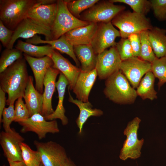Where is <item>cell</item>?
<instances>
[{
    "label": "cell",
    "mask_w": 166,
    "mask_h": 166,
    "mask_svg": "<svg viewBox=\"0 0 166 166\" xmlns=\"http://www.w3.org/2000/svg\"><path fill=\"white\" fill-rule=\"evenodd\" d=\"M29 77L24 57L0 73V88L8 94L7 105L14 104L18 98L23 97Z\"/></svg>",
    "instance_id": "cell-1"
},
{
    "label": "cell",
    "mask_w": 166,
    "mask_h": 166,
    "mask_svg": "<svg viewBox=\"0 0 166 166\" xmlns=\"http://www.w3.org/2000/svg\"><path fill=\"white\" fill-rule=\"evenodd\" d=\"M104 93L110 100L121 105L134 103L137 96L136 90L120 70L106 79Z\"/></svg>",
    "instance_id": "cell-2"
},
{
    "label": "cell",
    "mask_w": 166,
    "mask_h": 166,
    "mask_svg": "<svg viewBox=\"0 0 166 166\" xmlns=\"http://www.w3.org/2000/svg\"><path fill=\"white\" fill-rule=\"evenodd\" d=\"M41 5L40 0H0V20L8 28L14 30L27 17L34 7Z\"/></svg>",
    "instance_id": "cell-3"
},
{
    "label": "cell",
    "mask_w": 166,
    "mask_h": 166,
    "mask_svg": "<svg viewBox=\"0 0 166 166\" xmlns=\"http://www.w3.org/2000/svg\"><path fill=\"white\" fill-rule=\"evenodd\" d=\"M111 22L119 29L120 37L124 38H128L132 34L149 30L153 27L150 19L145 15L129 10L120 12Z\"/></svg>",
    "instance_id": "cell-4"
},
{
    "label": "cell",
    "mask_w": 166,
    "mask_h": 166,
    "mask_svg": "<svg viewBox=\"0 0 166 166\" xmlns=\"http://www.w3.org/2000/svg\"><path fill=\"white\" fill-rule=\"evenodd\" d=\"M57 15L50 30V37L47 40L58 39L70 30L87 26L90 23L73 16L67 7V0H57Z\"/></svg>",
    "instance_id": "cell-5"
},
{
    "label": "cell",
    "mask_w": 166,
    "mask_h": 166,
    "mask_svg": "<svg viewBox=\"0 0 166 166\" xmlns=\"http://www.w3.org/2000/svg\"><path fill=\"white\" fill-rule=\"evenodd\" d=\"M123 5H116L110 0H99L80 15V20L98 23L111 22L119 13L125 10Z\"/></svg>",
    "instance_id": "cell-6"
},
{
    "label": "cell",
    "mask_w": 166,
    "mask_h": 166,
    "mask_svg": "<svg viewBox=\"0 0 166 166\" xmlns=\"http://www.w3.org/2000/svg\"><path fill=\"white\" fill-rule=\"evenodd\" d=\"M141 120L136 117L129 122L124 129V134L126 136L119 156L121 160L128 158L136 159L140 156L141 149L144 142L143 139L138 138L137 131Z\"/></svg>",
    "instance_id": "cell-7"
},
{
    "label": "cell",
    "mask_w": 166,
    "mask_h": 166,
    "mask_svg": "<svg viewBox=\"0 0 166 166\" xmlns=\"http://www.w3.org/2000/svg\"><path fill=\"white\" fill-rule=\"evenodd\" d=\"M33 144L40 153L43 166H64L69 159L64 148L55 142L35 140Z\"/></svg>",
    "instance_id": "cell-8"
},
{
    "label": "cell",
    "mask_w": 166,
    "mask_h": 166,
    "mask_svg": "<svg viewBox=\"0 0 166 166\" xmlns=\"http://www.w3.org/2000/svg\"><path fill=\"white\" fill-rule=\"evenodd\" d=\"M18 123L22 126L21 132H34L40 140L45 138L48 133L54 134L59 132L56 120L47 121L43 115L39 113H35L27 120Z\"/></svg>",
    "instance_id": "cell-9"
},
{
    "label": "cell",
    "mask_w": 166,
    "mask_h": 166,
    "mask_svg": "<svg viewBox=\"0 0 166 166\" xmlns=\"http://www.w3.org/2000/svg\"><path fill=\"white\" fill-rule=\"evenodd\" d=\"M120 70L134 89L137 88L143 76L151 71V63L138 57L122 61Z\"/></svg>",
    "instance_id": "cell-10"
},
{
    "label": "cell",
    "mask_w": 166,
    "mask_h": 166,
    "mask_svg": "<svg viewBox=\"0 0 166 166\" xmlns=\"http://www.w3.org/2000/svg\"><path fill=\"white\" fill-rule=\"evenodd\" d=\"M122 61L115 46L97 54L95 69L99 78L106 79L119 70Z\"/></svg>",
    "instance_id": "cell-11"
},
{
    "label": "cell",
    "mask_w": 166,
    "mask_h": 166,
    "mask_svg": "<svg viewBox=\"0 0 166 166\" xmlns=\"http://www.w3.org/2000/svg\"><path fill=\"white\" fill-rule=\"evenodd\" d=\"M97 24L96 32L91 44L97 55L107 48L116 46L115 39L120 37L119 31L114 27L111 22Z\"/></svg>",
    "instance_id": "cell-12"
},
{
    "label": "cell",
    "mask_w": 166,
    "mask_h": 166,
    "mask_svg": "<svg viewBox=\"0 0 166 166\" xmlns=\"http://www.w3.org/2000/svg\"><path fill=\"white\" fill-rule=\"evenodd\" d=\"M24 140V138L13 128L10 132L2 131L0 132V144L7 160L23 161L20 145Z\"/></svg>",
    "instance_id": "cell-13"
},
{
    "label": "cell",
    "mask_w": 166,
    "mask_h": 166,
    "mask_svg": "<svg viewBox=\"0 0 166 166\" xmlns=\"http://www.w3.org/2000/svg\"><path fill=\"white\" fill-rule=\"evenodd\" d=\"M57 10V2L49 4L38 5L33 8L29 11L27 18L50 31L56 17Z\"/></svg>",
    "instance_id": "cell-14"
},
{
    "label": "cell",
    "mask_w": 166,
    "mask_h": 166,
    "mask_svg": "<svg viewBox=\"0 0 166 166\" xmlns=\"http://www.w3.org/2000/svg\"><path fill=\"white\" fill-rule=\"evenodd\" d=\"M23 56L33 72L36 89L42 94L44 91L43 82L45 74L49 69L53 65L52 58L47 56L36 58L24 53Z\"/></svg>",
    "instance_id": "cell-15"
},
{
    "label": "cell",
    "mask_w": 166,
    "mask_h": 166,
    "mask_svg": "<svg viewBox=\"0 0 166 166\" xmlns=\"http://www.w3.org/2000/svg\"><path fill=\"white\" fill-rule=\"evenodd\" d=\"M37 34L44 35L45 40H47L50 37V31L26 18L22 21L14 30L11 40L6 48L13 49L15 42L18 38L29 39Z\"/></svg>",
    "instance_id": "cell-16"
},
{
    "label": "cell",
    "mask_w": 166,
    "mask_h": 166,
    "mask_svg": "<svg viewBox=\"0 0 166 166\" xmlns=\"http://www.w3.org/2000/svg\"><path fill=\"white\" fill-rule=\"evenodd\" d=\"M60 73L58 70L52 67L49 69L45 74L43 82L44 88L42 94L43 105L42 113L44 117L54 111L52 106V97L56 87V79Z\"/></svg>",
    "instance_id": "cell-17"
},
{
    "label": "cell",
    "mask_w": 166,
    "mask_h": 166,
    "mask_svg": "<svg viewBox=\"0 0 166 166\" xmlns=\"http://www.w3.org/2000/svg\"><path fill=\"white\" fill-rule=\"evenodd\" d=\"M51 58L53 62V67L58 70L64 75L69 83V89L72 90L81 72V68L73 65L59 52L55 50Z\"/></svg>",
    "instance_id": "cell-18"
},
{
    "label": "cell",
    "mask_w": 166,
    "mask_h": 166,
    "mask_svg": "<svg viewBox=\"0 0 166 166\" xmlns=\"http://www.w3.org/2000/svg\"><path fill=\"white\" fill-rule=\"evenodd\" d=\"M97 26V23H90L87 26L70 30L65 35L67 41L73 46L91 45Z\"/></svg>",
    "instance_id": "cell-19"
},
{
    "label": "cell",
    "mask_w": 166,
    "mask_h": 166,
    "mask_svg": "<svg viewBox=\"0 0 166 166\" xmlns=\"http://www.w3.org/2000/svg\"><path fill=\"white\" fill-rule=\"evenodd\" d=\"M97 74L96 69L88 72L81 71L72 90L78 100L88 101L89 96Z\"/></svg>",
    "instance_id": "cell-20"
},
{
    "label": "cell",
    "mask_w": 166,
    "mask_h": 166,
    "mask_svg": "<svg viewBox=\"0 0 166 166\" xmlns=\"http://www.w3.org/2000/svg\"><path fill=\"white\" fill-rule=\"evenodd\" d=\"M26 42L33 44H48L50 45L53 49L57 50L62 53L68 55L74 60L77 65L79 66L80 62L74 53L73 46L67 41L65 34L58 39L53 40H43L40 36L37 34L30 38L27 39Z\"/></svg>",
    "instance_id": "cell-21"
},
{
    "label": "cell",
    "mask_w": 166,
    "mask_h": 166,
    "mask_svg": "<svg viewBox=\"0 0 166 166\" xmlns=\"http://www.w3.org/2000/svg\"><path fill=\"white\" fill-rule=\"evenodd\" d=\"M68 85H69V83L67 79L60 72L58 80L56 84L58 93V104L53 113L44 117L46 120L52 121L59 119L61 121L63 125H66L68 123V119L65 115V110L63 104L65 89Z\"/></svg>",
    "instance_id": "cell-22"
},
{
    "label": "cell",
    "mask_w": 166,
    "mask_h": 166,
    "mask_svg": "<svg viewBox=\"0 0 166 166\" xmlns=\"http://www.w3.org/2000/svg\"><path fill=\"white\" fill-rule=\"evenodd\" d=\"M23 98L30 117L36 113L42 114L43 105L42 94L34 87L33 77L31 76H30L28 83Z\"/></svg>",
    "instance_id": "cell-23"
},
{
    "label": "cell",
    "mask_w": 166,
    "mask_h": 166,
    "mask_svg": "<svg viewBox=\"0 0 166 166\" xmlns=\"http://www.w3.org/2000/svg\"><path fill=\"white\" fill-rule=\"evenodd\" d=\"M73 49L81 64V71L88 72L95 68L97 55L91 45L74 46Z\"/></svg>",
    "instance_id": "cell-24"
},
{
    "label": "cell",
    "mask_w": 166,
    "mask_h": 166,
    "mask_svg": "<svg viewBox=\"0 0 166 166\" xmlns=\"http://www.w3.org/2000/svg\"><path fill=\"white\" fill-rule=\"evenodd\" d=\"M69 90V101L77 105L80 110L79 114L76 120V122L79 129V133L81 134L83 125L89 117L92 116H100L103 114V112L100 109H93V106L89 101L84 102L78 99H74L71 95Z\"/></svg>",
    "instance_id": "cell-25"
},
{
    "label": "cell",
    "mask_w": 166,
    "mask_h": 166,
    "mask_svg": "<svg viewBox=\"0 0 166 166\" xmlns=\"http://www.w3.org/2000/svg\"><path fill=\"white\" fill-rule=\"evenodd\" d=\"M148 35L156 57L166 56V30L153 26L148 30Z\"/></svg>",
    "instance_id": "cell-26"
},
{
    "label": "cell",
    "mask_w": 166,
    "mask_h": 166,
    "mask_svg": "<svg viewBox=\"0 0 166 166\" xmlns=\"http://www.w3.org/2000/svg\"><path fill=\"white\" fill-rule=\"evenodd\" d=\"M15 48L24 53L36 58H41L45 56L51 57L55 50L49 44L44 46H37L20 40L18 41Z\"/></svg>",
    "instance_id": "cell-27"
},
{
    "label": "cell",
    "mask_w": 166,
    "mask_h": 166,
    "mask_svg": "<svg viewBox=\"0 0 166 166\" xmlns=\"http://www.w3.org/2000/svg\"><path fill=\"white\" fill-rule=\"evenodd\" d=\"M155 78L152 72L150 71L142 78L136 91L137 95L142 100L148 99L153 100L157 98V92L154 88Z\"/></svg>",
    "instance_id": "cell-28"
},
{
    "label": "cell",
    "mask_w": 166,
    "mask_h": 166,
    "mask_svg": "<svg viewBox=\"0 0 166 166\" xmlns=\"http://www.w3.org/2000/svg\"><path fill=\"white\" fill-rule=\"evenodd\" d=\"M23 57V52L19 49L6 48L2 52L0 58V73Z\"/></svg>",
    "instance_id": "cell-29"
},
{
    "label": "cell",
    "mask_w": 166,
    "mask_h": 166,
    "mask_svg": "<svg viewBox=\"0 0 166 166\" xmlns=\"http://www.w3.org/2000/svg\"><path fill=\"white\" fill-rule=\"evenodd\" d=\"M141 40V51L140 57L142 59L152 63L156 58L148 35V30L140 33Z\"/></svg>",
    "instance_id": "cell-30"
},
{
    "label": "cell",
    "mask_w": 166,
    "mask_h": 166,
    "mask_svg": "<svg viewBox=\"0 0 166 166\" xmlns=\"http://www.w3.org/2000/svg\"><path fill=\"white\" fill-rule=\"evenodd\" d=\"M98 0H67V7L70 13L80 19L81 14L91 7L99 1Z\"/></svg>",
    "instance_id": "cell-31"
},
{
    "label": "cell",
    "mask_w": 166,
    "mask_h": 166,
    "mask_svg": "<svg viewBox=\"0 0 166 166\" xmlns=\"http://www.w3.org/2000/svg\"><path fill=\"white\" fill-rule=\"evenodd\" d=\"M151 72L155 78L159 80V89L166 83V56L156 57L151 63Z\"/></svg>",
    "instance_id": "cell-32"
},
{
    "label": "cell",
    "mask_w": 166,
    "mask_h": 166,
    "mask_svg": "<svg viewBox=\"0 0 166 166\" xmlns=\"http://www.w3.org/2000/svg\"><path fill=\"white\" fill-rule=\"evenodd\" d=\"M23 161L26 166H39L41 164L40 153L24 142L20 145Z\"/></svg>",
    "instance_id": "cell-33"
},
{
    "label": "cell",
    "mask_w": 166,
    "mask_h": 166,
    "mask_svg": "<svg viewBox=\"0 0 166 166\" xmlns=\"http://www.w3.org/2000/svg\"><path fill=\"white\" fill-rule=\"evenodd\" d=\"M114 3L119 2L128 5L133 12L146 15L151 9L150 1L147 0H110Z\"/></svg>",
    "instance_id": "cell-34"
},
{
    "label": "cell",
    "mask_w": 166,
    "mask_h": 166,
    "mask_svg": "<svg viewBox=\"0 0 166 166\" xmlns=\"http://www.w3.org/2000/svg\"><path fill=\"white\" fill-rule=\"evenodd\" d=\"M23 97L18 98L14 106V122L18 123L24 121L30 117L29 110L22 100Z\"/></svg>",
    "instance_id": "cell-35"
},
{
    "label": "cell",
    "mask_w": 166,
    "mask_h": 166,
    "mask_svg": "<svg viewBox=\"0 0 166 166\" xmlns=\"http://www.w3.org/2000/svg\"><path fill=\"white\" fill-rule=\"evenodd\" d=\"M115 46L122 61L133 57L132 49L128 38H121L117 42Z\"/></svg>",
    "instance_id": "cell-36"
},
{
    "label": "cell",
    "mask_w": 166,
    "mask_h": 166,
    "mask_svg": "<svg viewBox=\"0 0 166 166\" xmlns=\"http://www.w3.org/2000/svg\"><path fill=\"white\" fill-rule=\"evenodd\" d=\"M154 16L160 21H166V0H151Z\"/></svg>",
    "instance_id": "cell-37"
},
{
    "label": "cell",
    "mask_w": 166,
    "mask_h": 166,
    "mask_svg": "<svg viewBox=\"0 0 166 166\" xmlns=\"http://www.w3.org/2000/svg\"><path fill=\"white\" fill-rule=\"evenodd\" d=\"M14 119V104H11L7 108H5L2 115V120L1 123H3L4 131L9 132L12 130L10 125Z\"/></svg>",
    "instance_id": "cell-38"
},
{
    "label": "cell",
    "mask_w": 166,
    "mask_h": 166,
    "mask_svg": "<svg viewBox=\"0 0 166 166\" xmlns=\"http://www.w3.org/2000/svg\"><path fill=\"white\" fill-rule=\"evenodd\" d=\"M14 32V30L8 28L0 20V41L4 47H8Z\"/></svg>",
    "instance_id": "cell-39"
},
{
    "label": "cell",
    "mask_w": 166,
    "mask_h": 166,
    "mask_svg": "<svg viewBox=\"0 0 166 166\" xmlns=\"http://www.w3.org/2000/svg\"><path fill=\"white\" fill-rule=\"evenodd\" d=\"M128 38L129 41L132 49L133 57H139L141 46L140 34H132Z\"/></svg>",
    "instance_id": "cell-40"
},
{
    "label": "cell",
    "mask_w": 166,
    "mask_h": 166,
    "mask_svg": "<svg viewBox=\"0 0 166 166\" xmlns=\"http://www.w3.org/2000/svg\"><path fill=\"white\" fill-rule=\"evenodd\" d=\"M6 93L0 88V122L2 120V115L3 111L5 108L6 102Z\"/></svg>",
    "instance_id": "cell-41"
},
{
    "label": "cell",
    "mask_w": 166,
    "mask_h": 166,
    "mask_svg": "<svg viewBox=\"0 0 166 166\" xmlns=\"http://www.w3.org/2000/svg\"><path fill=\"white\" fill-rule=\"evenodd\" d=\"M9 166H26L23 161H13L7 160Z\"/></svg>",
    "instance_id": "cell-42"
},
{
    "label": "cell",
    "mask_w": 166,
    "mask_h": 166,
    "mask_svg": "<svg viewBox=\"0 0 166 166\" xmlns=\"http://www.w3.org/2000/svg\"><path fill=\"white\" fill-rule=\"evenodd\" d=\"M64 166H75L74 164L71 160L69 158Z\"/></svg>",
    "instance_id": "cell-43"
},
{
    "label": "cell",
    "mask_w": 166,
    "mask_h": 166,
    "mask_svg": "<svg viewBox=\"0 0 166 166\" xmlns=\"http://www.w3.org/2000/svg\"><path fill=\"white\" fill-rule=\"evenodd\" d=\"M39 166H43L42 165V164H41Z\"/></svg>",
    "instance_id": "cell-44"
},
{
    "label": "cell",
    "mask_w": 166,
    "mask_h": 166,
    "mask_svg": "<svg viewBox=\"0 0 166 166\" xmlns=\"http://www.w3.org/2000/svg\"><path fill=\"white\" fill-rule=\"evenodd\" d=\"M2 166H5V165H2Z\"/></svg>",
    "instance_id": "cell-45"
}]
</instances>
